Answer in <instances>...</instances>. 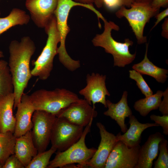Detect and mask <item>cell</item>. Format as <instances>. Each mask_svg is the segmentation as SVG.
Returning <instances> with one entry per match:
<instances>
[{
	"label": "cell",
	"mask_w": 168,
	"mask_h": 168,
	"mask_svg": "<svg viewBox=\"0 0 168 168\" xmlns=\"http://www.w3.org/2000/svg\"><path fill=\"white\" fill-rule=\"evenodd\" d=\"M8 49L9 57L8 63L14 87L15 109L20 103L24 90L32 76L30 63L36 47L29 36H24L20 41H12Z\"/></svg>",
	"instance_id": "cell-1"
},
{
	"label": "cell",
	"mask_w": 168,
	"mask_h": 168,
	"mask_svg": "<svg viewBox=\"0 0 168 168\" xmlns=\"http://www.w3.org/2000/svg\"><path fill=\"white\" fill-rule=\"evenodd\" d=\"M104 22V30L101 34H97L92 40L96 47L103 48L105 52L112 54L114 58V66L124 67L132 63L136 56V52L131 54L129 47L133 44V42L128 38L121 43L115 40L111 35L112 30L118 31L119 26L112 21H108L106 19Z\"/></svg>",
	"instance_id": "cell-2"
},
{
	"label": "cell",
	"mask_w": 168,
	"mask_h": 168,
	"mask_svg": "<svg viewBox=\"0 0 168 168\" xmlns=\"http://www.w3.org/2000/svg\"><path fill=\"white\" fill-rule=\"evenodd\" d=\"M79 6L83 7L92 11L96 15L99 12L96 10L92 4H84L72 0H58V4L55 11L57 29L60 37V45L58 48V54L60 62L66 68L73 72L80 67L79 61L72 58L68 54L65 48L67 36L70 31L67 23L69 12L73 7Z\"/></svg>",
	"instance_id": "cell-3"
},
{
	"label": "cell",
	"mask_w": 168,
	"mask_h": 168,
	"mask_svg": "<svg viewBox=\"0 0 168 168\" xmlns=\"http://www.w3.org/2000/svg\"><path fill=\"white\" fill-rule=\"evenodd\" d=\"M44 29L48 35L46 43L40 55L33 62L34 67L31 70L32 76L37 77L42 80H46L49 77L53 67L54 58L58 54L60 37L55 16Z\"/></svg>",
	"instance_id": "cell-4"
},
{
	"label": "cell",
	"mask_w": 168,
	"mask_h": 168,
	"mask_svg": "<svg viewBox=\"0 0 168 168\" xmlns=\"http://www.w3.org/2000/svg\"><path fill=\"white\" fill-rule=\"evenodd\" d=\"M93 119L86 126L79 139L66 150L57 151L54 158L50 161L47 168H64L66 166L78 163L76 168H85L86 163L92 157L96 149L88 148L85 138L90 132Z\"/></svg>",
	"instance_id": "cell-5"
},
{
	"label": "cell",
	"mask_w": 168,
	"mask_h": 168,
	"mask_svg": "<svg viewBox=\"0 0 168 168\" xmlns=\"http://www.w3.org/2000/svg\"><path fill=\"white\" fill-rule=\"evenodd\" d=\"M35 110H42L55 115L61 110L79 98L76 93L64 88L53 90H37L29 95Z\"/></svg>",
	"instance_id": "cell-6"
},
{
	"label": "cell",
	"mask_w": 168,
	"mask_h": 168,
	"mask_svg": "<svg viewBox=\"0 0 168 168\" xmlns=\"http://www.w3.org/2000/svg\"><path fill=\"white\" fill-rule=\"evenodd\" d=\"M160 9L153 8L150 3L134 2L129 9L124 6L120 7L116 12L119 18L125 17L134 33L138 44L147 42V37L144 36L145 26L151 18L159 13Z\"/></svg>",
	"instance_id": "cell-7"
},
{
	"label": "cell",
	"mask_w": 168,
	"mask_h": 168,
	"mask_svg": "<svg viewBox=\"0 0 168 168\" xmlns=\"http://www.w3.org/2000/svg\"><path fill=\"white\" fill-rule=\"evenodd\" d=\"M83 127L66 119L56 117L52 130L50 141L52 147L57 151H63L77 142L80 138Z\"/></svg>",
	"instance_id": "cell-8"
},
{
	"label": "cell",
	"mask_w": 168,
	"mask_h": 168,
	"mask_svg": "<svg viewBox=\"0 0 168 168\" xmlns=\"http://www.w3.org/2000/svg\"><path fill=\"white\" fill-rule=\"evenodd\" d=\"M56 117L42 110H35L32 116V138L38 152L45 151L50 142L53 126Z\"/></svg>",
	"instance_id": "cell-9"
},
{
	"label": "cell",
	"mask_w": 168,
	"mask_h": 168,
	"mask_svg": "<svg viewBox=\"0 0 168 168\" xmlns=\"http://www.w3.org/2000/svg\"><path fill=\"white\" fill-rule=\"evenodd\" d=\"M91 105L85 99H79L62 109L55 116L84 127L97 115L95 108Z\"/></svg>",
	"instance_id": "cell-10"
},
{
	"label": "cell",
	"mask_w": 168,
	"mask_h": 168,
	"mask_svg": "<svg viewBox=\"0 0 168 168\" xmlns=\"http://www.w3.org/2000/svg\"><path fill=\"white\" fill-rule=\"evenodd\" d=\"M140 146L129 147L119 141L106 161L104 168H135Z\"/></svg>",
	"instance_id": "cell-11"
},
{
	"label": "cell",
	"mask_w": 168,
	"mask_h": 168,
	"mask_svg": "<svg viewBox=\"0 0 168 168\" xmlns=\"http://www.w3.org/2000/svg\"><path fill=\"white\" fill-rule=\"evenodd\" d=\"M106 76L95 73L91 75L87 74L86 77V85L79 91V94L90 105L92 103L93 107L95 104L100 103L107 108L106 96L110 94L105 85Z\"/></svg>",
	"instance_id": "cell-12"
},
{
	"label": "cell",
	"mask_w": 168,
	"mask_h": 168,
	"mask_svg": "<svg viewBox=\"0 0 168 168\" xmlns=\"http://www.w3.org/2000/svg\"><path fill=\"white\" fill-rule=\"evenodd\" d=\"M101 140L92 157L86 163L85 168H104L106 161L117 142L116 136L108 131L101 123L97 122Z\"/></svg>",
	"instance_id": "cell-13"
},
{
	"label": "cell",
	"mask_w": 168,
	"mask_h": 168,
	"mask_svg": "<svg viewBox=\"0 0 168 168\" xmlns=\"http://www.w3.org/2000/svg\"><path fill=\"white\" fill-rule=\"evenodd\" d=\"M58 0H26L25 6L38 27L44 28L54 16Z\"/></svg>",
	"instance_id": "cell-14"
},
{
	"label": "cell",
	"mask_w": 168,
	"mask_h": 168,
	"mask_svg": "<svg viewBox=\"0 0 168 168\" xmlns=\"http://www.w3.org/2000/svg\"><path fill=\"white\" fill-rule=\"evenodd\" d=\"M16 108L15 117L16 125L13 133L16 138L31 130L33 127L32 116L35 110L29 95L24 93Z\"/></svg>",
	"instance_id": "cell-15"
},
{
	"label": "cell",
	"mask_w": 168,
	"mask_h": 168,
	"mask_svg": "<svg viewBox=\"0 0 168 168\" xmlns=\"http://www.w3.org/2000/svg\"><path fill=\"white\" fill-rule=\"evenodd\" d=\"M164 136L159 132L150 135L140 147L138 162L135 168H151L153 160L157 157L160 141Z\"/></svg>",
	"instance_id": "cell-16"
},
{
	"label": "cell",
	"mask_w": 168,
	"mask_h": 168,
	"mask_svg": "<svg viewBox=\"0 0 168 168\" xmlns=\"http://www.w3.org/2000/svg\"><path fill=\"white\" fill-rule=\"evenodd\" d=\"M128 92L124 91L120 100L116 103H113L108 100H106L107 110L104 114L114 120L120 127L121 131L125 133L127 128L125 124V119L132 114V112L128 105Z\"/></svg>",
	"instance_id": "cell-17"
},
{
	"label": "cell",
	"mask_w": 168,
	"mask_h": 168,
	"mask_svg": "<svg viewBox=\"0 0 168 168\" xmlns=\"http://www.w3.org/2000/svg\"><path fill=\"white\" fill-rule=\"evenodd\" d=\"M129 128L123 134L120 132L116 135L119 141L122 142L129 147H132L139 145L141 140V134L147 128L158 127L159 125L155 123H140L133 114L129 117Z\"/></svg>",
	"instance_id": "cell-18"
},
{
	"label": "cell",
	"mask_w": 168,
	"mask_h": 168,
	"mask_svg": "<svg viewBox=\"0 0 168 168\" xmlns=\"http://www.w3.org/2000/svg\"><path fill=\"white\" fill-rule=\"evenodd\" d=\"M15 97L13 92L0 96V132L14 133L16 119L13 115Z\"/></svg>",
	"instance_id": "cell-19"
},
{
	"label": "cell",
	"mask_w": 168,
	"mask_h": 168,
	"mask_svg": "<svg viewBox=\"0 0 168 168\" xmlns=\"http://www.w3.org/2000/svg\"><path fill=\"white\" fill-rule=\"evenodd\" d=\"M38 153L33 141L31 130L16 138L15 154L25 168Z\"/></svg>",
	"instance_id": "cell-20"
},
{
	"label": "cell",
	"mask_w": 168,
	"mask_h": 168,
	"mask_svg": "<svg viewBox=\"0 0 168 168\" xmlns=\"http://www.w3.org/2000/svg\"><path fill=\"white\" fill-rule=\"evenodd\" d=\"M148 44H146V50L143 59L140 62L133 65L132 68L142 75L150 76L158 82L163 83L168 77V70L158 67L150 61L147 57Z\"/></svg>",
	"instance_id": "cell-21"
},
{
	"label": "cell",
	"mask_w": 168,
	"mask_h": 168,
	"mask_svg": "<svg viewBox=\"0 0 168 168\" xmlns=\"http://www.w3.org/2000/svg\"><path fill=\"white\" fill-rule=\"evenodd\" d=\"M30 19V16L25 11L18 8H13L7 16L0 17V35L13 26L27 24Z\"/></svg>",
	"instance_id": "cell-22"
},
{
	"label": "cell",
	"mask_w": 168,
	"mask_h": 168,
	"mask_svg": "<svg viewBox=\"0 0 168 168\" xmlns=\"http://www.w3.org/2000/svg\"><path fill=\"white\" fill-rule=\"evenodd\" d=\"M163 94L162 91H157L155 94L136 101L133 108L142 116L146 117L151 111L158 109Z\"/></svg>",
	"instance_id": "cell-23"
},
{
	"label": "cell",
	"mask_w": 168,
	"mask_h": 168,
	"mask_svg": "<svg viewBox=\"0 0 168 168\" xmlns=\"http://www.w3.org/2000/svg\"><path fill=\"white\" fill-rule=\"evenodd\" d=\"M16 138L11 131L0 132V162L2 166L10 156L15 154Z\"/></svg>",
	"instance_id": "cell-24"
},
{
	"label": "cell",
	"mask_w": 168,
	"mask_h": 168,
	"mask_svg": "<svg viewBox=\"0 0 168 168\" xmlns=\"http://www.w3.org/2000/svg\"><path fill=\"white\" fill-rule=\"evenodd\" d=\"M14 87L8 63L0 59V96L13 92Z\"/></svg>",
	"instance_id": "cell-25"
},
{
	"label": "cell",
	"mask_w": 168,
	"mask_h": 168,
	"mask_svg": "<svg viewBox=\"0 0 168 168\" xmlns=\"http://www.w3.org/2000/svg\"><path fill=\"white\" fill-rule=\"evenodd\" d=\"M56 151L51 147L47 151L38 152L25 168H47L52 156Z\"/></svg>",
	"instance_id": "cell-26"
},
{
	"label": "cell",
	"mask_w": 168,
	"mask_h": 168,
	"mask_svg": "<svg viewBox=\"0 0 168 168\" xmlns=\"http://www.w3.org/2000/svg\"><path fill=\"white\" fill-rule=\"evenodd\" d=\"M168 146L167 140L164 138L159 145V154L154 164V168H168Z\"/></svg>",
	"instance_id": "cell-27"
},
{
	"label": "cell",
	"mask_w": 168,
	"mask_h": 168,
	"mask_svg": "<svg viewBox=\"0 0 168 168\" xmlns=\"http://www.w3.org/2000/svg\"><path fill=\"white\" fill-rule=\"evenodd\" d=\"M129 77L136 82V85L145 97L152 95L153 91L143 77L142 74L134 70L129 71Z\"/></svg>",
	"instance_id": "cell-28"
},
{
	"label": "cell",
	"mask_w": 168,
	"mask_h": 168,
	"mask_svg": "<svg viewBox=\"0 0 168 168\" xmlns=\"http://www.w3.org/2000/svg\"><path fill=\"white\" fill-rule=\"evenodd\" d=\"M151 120L161 126L163 129V133L165 135H168V115H163L162 116L152 114L150 115Z\"/></svg>",
	"instance_id": "cell-29"
},
{
	"label": "cell",
	"mask_w": 168,
	"mask_h": 168,
	"mask_svg": "<svg viewBox=\"0 0 168 168\" xmlns=\"http://www.w3.org/2000/svg\"><path fill=\"white\" fill-rule=\"evenodd\" d=\"M24 166L15 154L10 156L2 166V168H24Z\"/></svg>",
	"instance_id": "cell-30"
},
{
	"label": "cell",
	"mask_w": 168,
	"mask_h": 168,
	"mask_svg": "<svg viewBox=\"0 0 168 168\" xmlns=\"http://www.w3.org/2000/svg\"><path fill=\"white\" fill-rule=\"evenodd\" d=\"M163 99L159 107V110L163 115H168V88L163 92Z\"/></svg>",
	"instance_id": "cell-31"
},
{
	"label": "cell",
	"mask_w": 168,
	"mask_h": 168,
	"mask_svg": "<svg viewBox=\"0 0 168 168\" xmlns=\"http://www.w3.org/2000/svg\"><path fill=\"white\" fill-rule=\"evenodd\" d=\"M106 7L111 10H114L122 6L121 0H103Z\"/></svg>",
	"instance_id": "cell-32"
},
{
	"label": "cell",
	"mask_w": 168,
	"mask_h": 168,
	"mask_svg": "<svg viewBox=\"0 0 168 168\" xmlns=\"http://www.w3.org/2000/svg\"><path fill=\"white\" fill-rule=\"evenodd\" d=\"M151 5L153 8L156 9H160L161 7L167 8L168 0H152Z\"/></svg>",
	"instance_id": "cell-33"
},
{
	"label": "cell",
	"mask_w": 168,
	"mask_h": 168,
	"mask_svg": "<svg viewBox=\"0 0 168 168\" xmlns=\"http://www.w3.org/2000/svg\"><path fill=\"white\" fill-rule=\"evenodd\" d=\"M168 15V8L167 7L165 10L162 12L158 13L155 16L156 21L154 25L152 28L151 30L155 27L158 23L163 19H164Z\"/></svg>",
	"instance_id": "cell-34"
},
{
	"label": "cell",
	"mask_w": 168,
	"mask_h": 168,
	"mask_svg": "<svg viewBox=\"0 0 168 168\" xmlns=\"http://www.w3.org/2000/svg\"><path fill=\"white\" fill-rule=\"evenodd\" d=\"M162 31L161 35L162 37L168 39V18L165 19L162 25Z\"/></svg>",
	"instance_id": "cell-35"
},
{
	"label": "cell",
	"mask_w": 168,
	"mask_h": 168,
	"mask_svg": "<svg viewBox=\"0 0 168 168\" xmlns=\"http://www.w3.org/2000/svg\"><path fill=\"white\" fill-rule=\"evenodd\" d=\"M122 6L130 8L135 0H121Z\"/></svg>",
	"instance_id": "cell-36"
},
{
	"label": "cell",
	"mask_w": 168,
	"mask_h": 168,
	"mask_svg": "<svg viewBox=\"0 0 168 168\" xmlns=\"http://www.w3.org/2000/svg\"><path fill=\"white\" fill-rule=\"evenodd\" d=\"M94 2L96 6L99 8L101 7L103 4V0H94Z\"/></svg>",
	"instance_id": "cell-37"
},
{
	"label": "cell",
	"mask_w": 168,
	"mask_h": 168,
	"mask_svg": "<svg viewBox=\"0 0 168 168\" xmlns=\"http://www.w3.org/2000/svg\"><path fill=\"white\" fill-rule=\"evenodd\" d=\"M80 2L86 4H92L94 0H77Z\"/></svg>",
	"instance_id": "cell-38"
},
{
	"label": "cell",
	"mask_w": 168,
	"mask_h": 168,
	"mask_svg": "<svg viewBox=\"0 0 168 168\" xmlns=\"http://www.w3.org/2000/svg\"><path fill=\"white\" fill-rule=\"evenodd\" d=\"M152 0H135V2L151 3Z\"/></svg>",
	"instance_id": "cell-39"
},
{
	"label": "cell",
	"mask_w": 168,
	"mask_h": 168,
	"mask_svg": "<svg viewBox=\"0 0 168 168\" xmlns=\"http://www.w3.org/2000/svg\"><path fill=\"white\" fill-rule=\"evenodd\" d=\"M4 56L3 52L0 50V58L3 57Z\"/></svg>",
	"instance_id": "cell-40"
},
{
	"label": "cell",
	"mask_w": 168,
	"mask_h": 168,
	"mask_svg": "<svg viewBox=\"0 0 168 168\" xmlns=\"http://www.w3.org/2000/svg\"><path fill=\"white\" fill-rule=\"evenodd\" d=\"M2 166L0 162V168H2Z\"/></svg>",
	"instance_id": "cell-41"
},
{
	"label": "cell",
	"mask_w": 168,
	"mask_h": 168,
	"mask_svg": "<svg viewBox=\"0 0 168 168\" xmlns=\"http://www.w3.org/2000/svg\"></svg>",
	"instance_id": "cell-42"
}]
</instances>
